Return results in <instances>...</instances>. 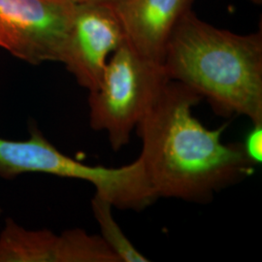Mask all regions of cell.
Returning <instances> with one entry per match:
<instances>
[{"instance_id": "8", "label": "cell", "mask_w": 262, "mask_h": 262, "mask_svg": "<svg viewBox=\"0 0 262 262\" xmlns=\"http://www.w3.org/2000/svg\"><path fill=\"white\" fill-rule=\"evenodd\" d=\"M194 0H123L112 4L125 43L139 56L161 64L169 38Z\"/></svg>"}, {"instance_id": "3", "label": "cell", "mask_w": 262, "mask_h": 262, "mask_svg": "<svg viewBox=\"0 0 262 262\" xmlns=\"http://www.w3.org/2000/svg\"><path fill=\"white\" fill-rule=\"evenodd\" d=\"M27 140L0 137V177L14 179L27 173H44L92 184L95 193L114 208L140 212L151 205L156 193L139 159L122 167L91 166L66 156L45 138L36 125Z\"/></svg>"}, {"instance_id": "6", "label": "cell", "mask_w": 262, "mask_h": 262, "mask_svg": "<svg viewBox=\"0 0 262 262\" xmlns=\"http://www.w3.org/2000/svg\"><path fill=\"white\" fill-rule=\"evenodd\" d=\"M125 42L112 4L76 3L60 62L89 92L100 84L109 57Z\"/></svg>"}, {"instance_id": "9", "label": "cell", "mask_w": 262, "mask_h": 262, "mask_svg": "<svg viewBox=\"0 0 262 262\" xmlns=\"http://www.w3.org/2000/svg\"><path fill=\"white\" fill-rule=\"evenodd\" d=\"M92 208L94 217L99 225L104 242L111 249L120 262H148L150 259L141 253L130 240L123 233L122 228L116 222L109 201L94 193L92 199Z\"/></svg>"}, {"instance_id": "2", "label": "cell", "mask_w": 262, "mask_h": 262, "mask_svg": "<svg viewBox=\"0 0 262 262\" xmlns=\"http://www.w3.org/2000/svg\"><path fill=\"white\" fill-rule=\"evenodd\" d=\"M162 66L170 80L205 97L219 115L262 123V32L236 34L191 10L169 38Z\"/></svg>"}, {"instance_id": "5", "label": "cell", "mask_w": 262, "mask_h": 262, "mask_svg": "<svg viewBox=\"0 0 262 262\" xmlns=\"http://www.w3.org/2000/svg\"><path fill=\"white\" fill-rule=\"evenodd\" d=\"M73 0H0V48L29 64L60 62Z\"/></svg>"}, {"instance_id": "11", "label": "cell", "mask_w": 262, "mask_h": 262, "mask_svg": "<svg viewBox=\"0 0 262 262\" xmlns=\"http://www.w3.org/2000/svg\"><path fill=\"white\" fill-rule=\"evenodd\" d=\"M76 3L80 2H94V3H106V4H115L123 0H73Z\"/></svg>"}, {"instance_id": "12", "label": "cell", "mask_w": 262, "mask_h": 262, "mask_svg": "<svg viewBox=\"0 0 262 262\" xmlns=\"http://www.w3.org/2000/svg\"><path fill=\"white\" fill-rule=\"evenodd\" d=\"M250 1H252V2H254L255 4H258V3H260V2H261V0H250Z\"/></svg>"}, {"instance_id": "13", "label": "cell", "mask_w": 262, "mask_h": 262, "mask_svg": "<svg viewBox=\"0 0 262 262\" xmlns=\"http://www.w3.org/2000/svg\"><path fill=\"white\" fill-rule=\"evenodd\" d=\"M0 213H1V212H0Z\"/></svg>"}, {"instance_id": "10", "label": "cell", "mask_w": 262, "mask_h": 262, "mask_svg": "<svg viewBox=\"0 0 262 262\" xmlns=\"http://www.w3.org/2000/svg\"><path fill=\"white\" fill-rule=\"evenodd\" d=\"M253 125L242 145L247 158L253 165H257L262 161V123Z\"/></svg>"}, {"instance_id": "1", "label": "cell", "mask_w": 262, "mask_h": 262, "mask_svg": "<svg viewBox=\"0 0 262 262\" xmlns=\"http://www.w3.org/2000/svg\"><path fill=\"white\" fill-rule=\"evenodd\" d=\"M201 99L190 88L169 80L136 126L139 159L159 198L206 204L253 173L243 145L224 143L225 125L209 129L193 116Z\"/></svg>"}, {"instance_id": "7", "label": "cell", "mask_w": 262, "mask_h": 262, "mask_svg": "<svg viewBox=\"0 0 262 262\" xmlns=\"http://www.w3.org/2000/svg\"><path fill=\"white\" fill-rule=\"evenodd\" d=\"M0 262H120L100 235L74 228L56 235L29 230L7 219L0 232Z\"/></svg>"}, {"instance_id": "4", "label": "cell", "mask_w": 262, "mask_h": 262, "mask_svg": "<svg viewBox=\"0 0 262 262\" xmlns=\"http://www.w3.org/2000/svg\"><path fill=\"white\" fill-rule=\"evenodd\" d=\"M169 80L163 66L139 56L124 42L109 57L98 88L90 92L92 128L105 131L113 150H121Z\"/></svg>"}]
</instances>
